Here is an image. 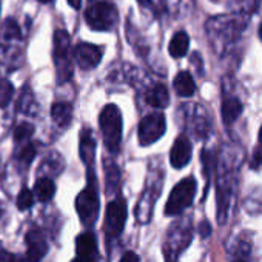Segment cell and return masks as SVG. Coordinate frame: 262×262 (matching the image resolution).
<instances>
[{
  "label": "cell",
  "mask_w": 262,
  "mask_h": 262,
  "mask_svg": "<svg viewBox=\"0 0 262 262\" xmlns=\"http://www.w3.org/2000/svg\"><path fill=\"white\" fill-rule=\"evenodd\" d=\"M239 165L241 161H237L234 165H224L217 173V222L221 225L228 222L234 208Z\"/></svg>",
  "instance_id": "1"
},
{
  "label": "cell",
  "mask_w": 262,
  "mask_h": 262,
  "mask_svg": "<svg viewBox=\"0 0 262 262\" xmlns=\"http://www.w3.org/2000/svg\"><path fill=\"white\" fill-rule=\"evenodd\" d=\"M245 28V22L236 16V17H230V16H221V17H214L207 24V33L210 37V42L214 47V53L222 54L224 50L239 37L241 31Z\"/></svg>",
  "instance_id": "2"
},
{
  "label": "cell",
  "mask_w": 262,
  "mask_h": 262,
  "mask_svg": "<svg viewBox=\"0 0 262 262\" xmlns=\"http://www.w3.org/2000/svg\"><path fill=\"white\" fill-rule=\"evenodd\" d=\"M99 123L103 136V144L110 151H117L122 139V114L116 105H106L100 116Z\"/></svg>",
  "instance_id": "3"
},
{
  "label": "cell",
  "mask_w": 262,
  "mask_h": 262,
  "mask_svg": "<svg viewBox=\"0 0 262 262\" xmlns=\"http://www.w3.org/2000/svg\"><path fill=\"white\" fill-rule=\"evenodd\" d=\"M196 188H198V184H196L194 178H185L179 184H176V187L171 190L170 198L167 201L165 214L178 216L184 210H187L193 204V199H194V194H196Z\"/></svg>",
  "instance_id": "4"
},
{
  "label": "cell",
  "mask_w": 262,
  "mask_h": 262,
  "mask_svg": "<svg viewBox=\"0 0 262 262\" xmlns=\"http://www.w3.org/2000/svg\"><path fill=\"white\" fill-rule=\"evenodd\" d=\"M85 20L96 31H111L119 20L117 8L108 2H96L86 10Z\"/></svg>",
  "instance_id": "5"
},
{
  "label": "cell",
  "mask_w": 262,
  "mask_h": 262,
  "mask_svg": "<svg viewBox=\"0 0 262 262\" xmlns=\"http://www.w3.org/2000/svg\"><path fill=\"white\" fill-rule=\"evenodd\" d=\"M54 62L57 68V79L59 82H67L71 74L74 65L71 63V47H70V36L65 30H57L54 33Z\"/></svg>",
  "instance_id": "6"
},
{
  "label": "cell",
  "mask_w": 262,
  "mask_h": 262,
  "mask_svg": "<svg viewBox=\"0 0 262 262\" xmlns=\"http://www.w3.org/2000/svg\"><path fill=\"white\" fill-rule=\"evenodd\" d=\"M191 236H193V231L188 224L179 222L173 225L167 237V245L164 248L165 262H178L179 254L190 245Z\"/></svg>",
  "instance_id": "7"
},
{
  "label": "cell",
  "mask_w": 262,
  "mask_h": 262,
  "mask_svg": "<svg viewBox=\"0 0 262 262\" xmlns=\"http://www.w3.org/2000/svg\"><path fill=\"white\" fill-rule=\"evenodd\" d=\"M167 129L165 116L162 113H151L147 114L138 128V138L141 145H151L159 141Z\"/></svg>",
  "instance_id": "8"
},
{
  "label": "cell",
  "mask_w": 262,
  "mask_h": 262,
  "mask_svg": "<svg viewBox=\"0 0 262 262\" xmlns=\"http://www.w3.org/2000/svg\"><path fill=\"white\" fill-rule=\"evenodd\" d=\"M76 210L83 225L91 227L99 216V196L94 187H86L76 199Z\"/></svg>",
  "instance_id": "9"
},
{
  "label": "cell",
  "mask_w": 262,
  "mask_h": 262,
  "mask_svg": "<svg viewBox=\"0 0 262 262\" xmlns=\"http://www.w3.org/2000/svg\"><path fill=\"white\" fill-rule=\"evenodd\" d=\"M126 222V204L123 199L111 201L105 211V233L108 239L117 237Z\"/></svg>",
  "instance_id": "10"
},
{
  "label": "cell",
  "mask_w": 262,
  "mask_h": 262,
  "mask_svg": "<svg viewBox=\"0 0 262 262\" xmlns=\"http://www.w3.org/2000/svg\"><path fill=\"white\" fill-rule=\"evenodd\" d=\"M25 241H27V253L20 259V262H40L48 251V244L43 233L39 228H31L27 233Z\"/></svg>",
  "instance_id": "11"
},
{
  "label": "cell",
  "mask_w": 262,
  "mask_h": 262,
  "mask_svg": "<svg viewBox=\"0 0 262 262\" xmlns=\"http://www.w3.org/2000/svg\"><path fill=\"white\" fill-rule=\"evenodd\" d=\"M161 179L156 181L155 184L148 185L136 207V219L141 222V224H147L151 221V214H153V207H155V202L159 196V191H161Z\"/></svg>",
  "instance_id": "12"
},
{
  "label": "cell",
  "mask_w": 262,
  "mask_h": 262,
  "mask_svg": "<svg viewBox=\"0 0 262 262\" xmlns=\"http://www.w3.org/2000/svg\"><path fill=\"white\" fill-rule=\"evenodd\" d=\"M74 60L82 70H93L100 63L103 50L91 43H79L73 51Z\"/></svg>",
  "instance_id": "13"
},
{
  "label": "cell",
  "mask_w": 262,
  "mask_h": 262,
  "mask_svg": "<svg viewBox=\"0 0 262 262\" xmlns=\"http://www.w3.org/2000/svg\"><path fill=\"white\" fill-rule=\"evenodd\" d=\"M191 142L187 136H179L170 151V162L174 168H184L185 165H188L190 159H191Z\"/></svg>",
  "instance_id": "14"
},
{
  "label": "cell",
  "mask_w": 262,
  "mask_h": 262,
  "mask_svg": "<svg viewBox=\"0 0 262 262\" xmlns=\"http://www.w3.org/2000/svg\"><path fill=\"white\" fill-rule=\"evenodd\" d=\"M76 253L77 257L93 262L97 256V242L93 233L86 231L76 237Z\"/></svg>",
  "instance_id": "15"
},
{
  "label": "cell",
  "mask_w": 262,
  "mask_h": 262,
  "mask_svg": "<svg viewBox=\"0 0 262 262\" xmlns=\"http://www.w3.org/2000/svg\"><path fill=\"white\" fill-rule=\"evenodd\" d=\"M242 110H244V105L236 96L225 97L222 102V120H224V123L225 125L234 123V120L241 116Z\"/></svg>",
  "instance_id": "16"
},
{
  "label": "cell",
  "mask_w": 262,
  "mask_h": 262,
  "mask_svg": "<svg viewBox=\"0 0 262 262\" xmlns=\"http://www.w3.org/2000/svg\"><path fill=\"white\" fill-rule=\"evenodd\" d=\"M147 103L155 106V108H165L170 103V94L168 90L164 83H156L155 86H151L147 94H145Z\"/></svg>",
  "instance_id": "17"
},
{
  "label": "cell",
  "mask_w": 262,
  "mask_h": 262,
  "mask_svg": "<svg viewBox=\"0 0 262 262\" xmlns=\"http://www.w3.org/2000/svg\"><path fill=\"white\" fill-rule=\"evenodd\" d=\"M174 91L182 97H191L196 93V83L188 71H181L173 82Z\"/></svg>",
  "instance_id": "18"
},
{
  "label": "cell",
  "mask_w": 262,
  "mask_h": 262,
  "mask_svg": "<svg viewBox=\"0 0 262 262\" xmlns=\"http://www.w3.org/2000/svg\"><path fill=\"white\" fill-rule=\"evenodd\" d=\"M188 47H190V37L187 33L184 31H179L173 36L170 45H168V51H170V56L174 57V59H179V57H184L188 51Z\"/></svg>",
  "instance_id": "19"
},
{
  "label": "cell",
  "mask_w": 262,
  "mask_h": 262,
  "mask_svg": "<svg viewBox=\"0 0 262 262\" xmlns=\"http://www.w3.org/2000/svg\"><path fill=\"white\" fill-rule=\"evenodd\" d=\"M51 117L59 126H67L73 119V108L70 103L57 102L51 106Z\"/></svg>",
  "instance_id": "20"
},
{
  "label": "cell",
  "mask_w": 262,
  "mask_h": 262,
  "mask_svg": "<svg viewBox=\"0 0 262 262\" xmlns=\"http://www.w3.org/2000/svg\"><path fill=\"white\" fill-rule=\"evenodd\" d=\"M56 193V185L51 179L48 178H42L36 182L34 185V194L40 202H48L54 198Z\"/></svg>",
  "instance_id": "21"
},
{
  "label": "cell",
  "mask_w": 262,
  "mask_h": 262,
  "mask_svg": "<svg viewBox=\"0 0 262 262\" xmlns=\"http://www.w3.org/2000/svg\"><path fill=\"white\" fill-rule=\"evenodd\" d=\"M94 148H96V144H94V139L91 136V133L88 131V135L83 133L82 135V139H80V158L85 164H91L93 159H94Z\"/></svg>",
  "instance_id": "22"
},
{
  "label": "cell",
  "mask_w": 262,
  "mask_h": 262,
  "mask_svg": "<svg viewBox=\"0 0 262 262\" xmlns=\"http://www.w3.org/2000/svg\"><path fill=\"white\" fill-rule=\"evenodd\" d=\"M14 96V86L10 80H2L0 82V108L7 106Z\"/></svg>",
  "instance_id": "23"
},
{
  "label": "cell",
  "mask_w": 262,
  "mask_h": 262,
  "mask_svg": "<svg viewBox=\"0 0 262 262\" xmlns=\"http://www.w3.org/2000/svg\"><path fill=\"white\" fill-rule=\"evenodd\" d=\"M33 133H34V126L31 125V123H27V122H22V123H19L16 128H14V138H16V141H25V139H28V138H31L33 136Z\"/></svg>",
  "instance_id": "24"
},
{
  "label": "cell",
  "mask_w": 262,
  "mask_h": 262,
  "mask_svg": "<svg viewBox=\"0 0 262 262\" xmlns=\"http://www.w3.org/2000/svg\"><path fill=\"white\" fill-rule=\"evenodd\" d=\"M2 36H4L5 39H19V37H20V28H19V25L16 24V20L8 19V20L4 24Z\"/></svg>",
  "instance_id": "25"
},
{
  "label": "cell",
  "mask_w": 262,
  "mask_h": 262,
  "mask_svg": "<svg viewBox=\"0 0 262 262\" xmlns=\"http://www.w3.org/2000/svg\"><path fill=\"white\" fill-rule=\"evenodd\" d=\"M34 204V194L28 188H24L17 196V208L19 210H28Z\"/></svg>",
  "instance_id": "26"
},
{
  "label": "cell",
  "mask_w": 262,
  "mask_h": 262,
  "mask_svg": "<svg viewBox=\"0 0 262 262\" xmlns=\"http://www.w3.org/2000/svg\"><path fill=\"white\" fill-rule=\"evenodd\" d=\"M119 170L114 164H106V190L111 191V188L114 190L117 187L119 182Z\"/></svg>",
  "instance_id": "27"
},
{
  "label": "cell",
  "mask_w": 262,
  "mask_h": 262,
  "mask_svg": "<svg viewBox=\"0 0 262 262\" xmlns=\"http://www.w3.org/2000/svg\"><path fill=\"white\" fill-rule=\"evenodd\" d=\"M34 156H36V148H34V145H27L24 150H22V153L19 155V159H20V162L22 164H27V165H30L31 164V161L34 159Z\"/></svg>",
  "instance_id": "28"
},
{
  "label": "cell",
  "mask_w": 262,
  "mask_h": 262,
  "mask_svg": "<svg viewBox=\"0 0 262 262\" xmlns=\"http://www.w3.org/2000/svg\"><path fill=\"white\" fill-rule=\"evenodd\" d=\"M250 167L253 170H259L262 167V144L259 147H256V150L253 151L251 161H250Z\"/></svg>",
  "instance_id": "29"
},
{
  "label": "cell",
  "mask_w": 262,
  "mask_h": 262,
  "mask_svg": "<svg viewBox=\"0 0 262 262\" xmlns=\"http://www.w3.org/2000/svg\"><path fill=\"white\" fill-rule=\"evenodd\" d=\"M120 262H139V256L136 253H133V251H126L122 256Z\"/></svg>",
  "instance_id": "30"
},
{
  "label": "cell",
  "mask_w": 262,
  "mask_h": 262,
  "mask_svg": "<svg viewBox=\"0 0 262 262\" xmlns=\"http://www.w3.org/2000/svg\"><path fill=\"white\" fill-rule=\"evenodd\" d=\"M0 262H17V259L10 251L2 250V251H0Z\"/></svg>",
  "instance_id": "31"
},
{
  "label": "cell",
  "mask_w": 262,
  "mask_h": 262,
  "mask_svg": "<svg viewBox=\"0 0 262 262\" xmlns=\"http://www.w3.org/2000/svg\"><path fill=\"white\" fill-rule=\"evenodd\" d=\"M199 233H201L202 237H205V236H208V234L211 233V227H210V224H208L207 221H202V222H201V225H199Z\"/></svg>",
  "instance_id": "32"
},
{
  "label": "cell",
  "mask_w": 262,
  "mask_h": 262,
  "mask_svg": "<svg viewBox=\"0 0 262 262\" xmlns=\"http://www.w3.org/2000/svg\"><path fill=\"white\" fill-rule=\"evenodd\" d=\"M80 2H82V0H68V4H70L73 8H76V10L80 7Z\"/></svg>",
  "instance_id": "33"
},
{
  "label": "cell",
  "mask_w": 262,
  "mask_h": 262,
  "mask_svg": "<svg viewBox=\"0 0 262 262\" xmlns=\"http://www.w3.org/2000/svg\"><path fill=\"white\" fill-rule=\"evenodd\" d=\"M138 2L142 5V7H147L148 5V2H150V0H138Z\"/></svg>",
  "instance_id": "34"
},
{
  "label": "cell",
  "mask_w": 262,
  "mask_h": 262,
  "mask_svg": "<svg viewBox=\"0 0 262 262\" xmlns=\"http://www.w3.org/2000/svg\"><path fill=\"white\" fill-rule=\"evenodd\" d=\"M71 262H88V260H85V259H80V257H77V259H74V260H71Z\"/></svg>",
  "instance_id": "35"
},
{
  "label": "cell",
  "mask_w": 262,
  "mask_h": 262,
  "mask_svg": "<svg viewBox=\"0 0 262 262\" xmlns=\"http://www.w3.org/2000/svg\"><path fill=\"white\" fill-rule=\"evenodd\" d=\"M259 142L262 144V126H260V129H259Z\"/></svg>",
  "instance_id": "36"
},
{
  "label": "cell",
  "mask_w": 262,
  "mask_h": 262,
  "mask_svg": "<svg viewBox=\"0 0 262 262\" xmlns=\"http://www.w3.org/2000/svg\"><path fill=\"white\" fill-rule=\"evenodd\" d=\"M39 2H40V4H51L53 0H39Z\"/></svg>",
  "instance_id": "37"
},
{
  "label": "cell",
  "mask_w": 262,
  "mask_h": 262,
  "mask_svg": "<svg viewBox=\"0 0 262 262\" xmlns=\"http://www.w3.org/2000/svg\"><path fill=\"white\" fill-rule=\"evenodd\" d=\"M259 37H260V40H262V24H260V27H259Z\"/></svg>",
  "instance_id": "38"
},
{
  "label": "cell",
  "mask_w": 262,
  "mask_h": 262,
  "mask_svg": "<svg viewBox=\"0 0 262 262\" xmlns=\"http://www.w3.org/2000/svg\"><path fill=\"white\" fill-rule=\"evenodd\" d=\"M233 262H247V260H244V259H234Z\"/></svg>",
  "instance_id": "39"
},
{
  "label": "cell",
  "mask_w": 262,
  "mask_h": 262,
  "mask_svg": "<svg viewBox=\"0 0 262 262\" xmlns=\"http://www.w3.org/2000/svg\"><path fill=\"white\" fill-rule=\"evenodd\" d=\"M91 2H93V0H91Z\"/></svg>",
  "instance_id": "40"
}]
</instances>
